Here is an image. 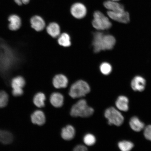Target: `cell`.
<instances>
[{"mask_svg": "<svg viewBox=\"0 0 151 151\" xmlns=\"http://www.w3.org/2000/svg\"><path fill=\"white\" fill-rule=\"evenodd\" d=\"M116 43V39L112 35H105L100 32H96L93 34L92 45L94 52L112 50Z\"/></svg>", "mask_w": 151, "mask_h": 151, "instance_id": "cell-1", "label": "cell"}, {"mask_svg": "<svg viewBox=\"0 0 151 151\" xmlns=\"http://www.w3.org/2000/svg\"><path fill=\"white\" fill-rule=\"evenodd\" d=\"M94 111L93 108L88 105L86 100L81 99L72 107L70 115L74 117L88 118L93 114Z\"/></svg>", "mask_w": 151, "mask_h": 151, "instance_id": "cell-2", "label": "cell"}, {"mask_svg": "<svg viewBox=\"0 0 151 151\" xmlns=\"http://www.w3.org/2000/svg\"><path fill=\"white\" fill-rule=\"evenodd\" d=\"M90 87L87 83L83 80H79L72 85L69 94L73 99L84 97L89 93Z\"/></svg>", "mask_w": 151, "mask_h": 151, "instance_id": "cell-3", "label": "cell"}, {"mask_svg": "<svg viewBox=\"0 0 151 151\" xmlns=\"http://www.w3.org/2000/svg\"><path fill=\"white\" fill-rule=\"evenodd\" d=\"M92 25L96 29L104 31L109 29L112 24L109 19L99 11H96L93 14Z\"/></svg>", "mask_w": 151, "mask_h": 151, "instance_id": "cell-4", "label": "cell"}, {"mask_svg": "<svg viewBox=\"0 0 151 151\" xmlns=\"http://www.w3.org/2000/svg\"><path fill=\"white\" fill-rule=\"evenodd\" d=\"M104 115L105 117L108 120V123L109 125L114 124L120 126L124 122V116L114 107H111L106 109Z\"/></svg>", "mask_w": 151, "mask_h": 151, "instance_id": "cell-5", "label": "cell"}, {"mask_svg": "<svg viewBox=\"0 0 151 151\" xmlns=\"http://www.w3.org/2000/svg\"><path fill=\"white\" fill-rule=\"evenodd\" d=\"M107 14L112 20L120 23L127 24L130 21L129 13L125 10L121 12H113L108 11Z\"/></svg>", "mask_w": 151, "mask_h": 151, "instance_id": "cell-6", "label": "cell"}, {"mask_svg": "<svg viewBox=\"0 0 151 151\" xmlns=\"http://www.w3.org/2000/svg\"><path fill=\"white\" fill-rule=\"evenodd\" d=\"M70 12L74 18L81 19L84 17L87 14V9L85 6L80 3L74 4L72 6Z\"/></svg>", "mask_w": 151, "mask_h": 151, "instance_id": "cell-7", "label": "cell"}, {"mask_svg": "<svg viewBox=\"0 0 151 151\" xmlns=\"http://www.w3.org/2000/svg\"><path fill=\"white\" fill-rule=\"evenodd\" d=\"M30 118L32 124L35 125L42 126L46 122V116L42 111L37 109L32 113Z\"/></svg>", "mask_w": 151, "mask_h": 151, "instance_id": "cell-8", "label": "cell"}, {"mask_svg": "<svg viewBox=\"0 0 151 151\" xmlns=\"http://www.w3.org/2000/svg\"><path fill=\"white\" fill-rule=\"evenodd\" d=\"M30 24L31 27L37 32L42 31L46 26L44 19L37 15L32 17L30 20Z\"/></svg>", "mask_w": 151, "mask_h": 151, "instance_id": "cell-9", "label": "cell"}, {"mask_svg": "<svg viewBox=\"0 0 151 151\" xmlns=\"http://www.w3.org/2000/svg\"><path fill=\"white\" fill-rule=\"evenodd\" d=\"M9 29L11 31H16L20 29L22 26V20L20 17L16 14H11L9 17Z\"/></svg>", "mask_w": 151, "mask_h": 151, "instance_id": "cell-10", "label": "cell"}, {"mask_svg": "<svg viewBox=\"0 0 151 151\" xmlns=\"http://www.w3.org/2000/svg\"><path fill=\"white\" fill-rule=\"evenodd\" d=\"M146 85V81L141 76H135L132 80L131 86V87L135 91L142 92L145 89Z\"/></svg>", "mask_w": 151, "mask_h": 151, "instance_id": "cell-11", "label": "cell"}, {"mask_svg": "<svg viewBox=\"0 0 151 151\" xmlns=\"http://www.w3.org/2000/svg\"><path fill=\"white\" fill-rule=\"evenodd\" d=\"M26 84L25 78L22 75H17L11 78L10 85L11 89L23 88Z\"/></svg>", "mask_w": 151, "mask_h": 151, "instance_id": "cell-12", "label": "cell"}, {"mask_svg": "<svg viewBox=\"0 0 151 151\" xmlns=\"http://www.w3.org/2000/svg\"><path fill=\"white\" fill-rule=\"evenodd\" d=\"M68 82V81L67 77L62 74L56 75L52 80L53 85L54 87L56 88L67 87Z\"/></svg>", "mask_w": 151, "mask_h": 151, "instance_id": "cell-13", "label": "cell"}, {"mask_svg": "<svg viewBox=\"0 0 151 151\" xmlns=\"http://www.w3.org/2000/svg\"><path fill=\"white\" fill-rule=\"evenodd\" d=\"M104 5L109 11L113 12H121L124 11V6L116 1L109 0L104 2Z\"/></svg>", "mask_w": 151, "mask_h": 151, "instance_id": "cell-14", "label": "cell"}, {"mask_svg": "<svg viewBox=\"0 0 151 151\" xmlns=\"http://www.w3.org/2000/svg\"><path fill=\"white\" fill-rule=\"evenodd\" d=\"M46 97L42 92H38L35 94L33 98V103L35 106L38 108H42L45 106Z\"/></svg>", "mask_w": 151, "mask_h": 151, "instance_id": "cell-15", "label": "cell"}, {"mask_svg": "<svg viewBox=\"0 0 151 151\" xmlns=\"http://www.w3.org/2000/svg\"><path fill=\"white\" fill-rule=\"evenodd\" d=\"M50 101L53 106L56 108H59L63 105V96L61 94L58 92H54L50 96Z\"/></svg>", "mask_w": 151, "mask_h": 151, "instance_id": "cell-16", "label": "cell"}, {"mask_svg": "<svg viewBox=\"0 0 151 151\" xmlns=\"http://www.w3.org/2000/svg\"><path fill=\"white\" fill-rule=\"evenodd\" d=\"M75 134L74 128L71 125H68L62 129L61 135L64 139L69 141L74 138Z\"/></svg>", "mask_w": 151, "mask_h": 151, "instance_id": "cell-17", "label": "cell"}, {"mask_svg": "<svg viewBox=\"0 0 151 151\" xmlns=\"http://www.w3.org/2000/svg\"><path fill=\"white\" fill-rule=\"evenodd\" d=\"M47 33L51 37L56 38L59 36L60 28L59 25L56 22H52L48 24L46 28Z\"/></svg>", "mask_w": 151, "mask_h": 151, "instance_id": "cell-18", "label": "cell"}, {"mask_svg": "<svg viewBox=\"0 0 151 151\" xmlns=\"http://www.w3.org/2000/svg\"><path fill=\"white\" fill-rule=\"evenodd\" d=\"M128 103L129 100L126 96H119L117 99L116 104L117 108L119 110L126 112L128 110Z\"/></svg>", "mask_w": 151, "mask_h": 151, "instance_id": "cell-19", "label": "cell"}, {"mask_svg": "<svg viewBox=\"0 0 151 151\" xmlns=\"http://www.w3.org/2000/svg\"><path fill=\"white\" fill-rule=\"evenodd\" d=\"M130 127L133 131L139 132L145 127V124L141 122L137 116L132 117L129 121Z\"/></svg>", "mask_w": 151, "mask_h": 151, "instance_id": "cell-20", "label": "cell"}, {"mask_svg": "<svg viewBox=\"0 0 151 151\" xmlns=\"http://www.w3.org/2000/svg\"><path fill=\"white\" fill-rule=\"evenodd\" d=\"M58 42L60 46L64 47H68L70 46V37L67 33H63L59 35Z\"/></svg>", "mask_w": 151, "mask_h": 151, "instance_id": "cell-21", "label": "cell"}, {"mask_svg": "<svg viewBox=\"0 0 151 151\" xmlns=\"http://www.w3.org/2000/svg\"><path fill=\"white\" fill-rule=\"evenodd\" d=\"M9 94L5 90H0V109H3L8 105L9 101Z\"/></svg>", "mask_w": 151, "mask_h": 151, "instance_id": "cell-22", "label": "cell"}, {"mask_svg": "<svg viewBox=\"0 0 151 151\" xmlns=\"http://www.w3.org/2000/svg\"><path fill=\"white\" fill-rule=\"evenodd\" d=\"M118 146L122 151H129L133 148L134 144L129 141H123L119 142Z\"/></svg>", "mask_w": 151, "mask_h": 151, "instance_id": "cell-23", "label": "cell"}, {"mask_svg": "<svg viewBox=\"0 0 151 151\" xmlns=\"http://www.w3.org/2000/svg\"><path fill=\"white\" fill-rule=\"evenodd\" d=\"M101 72L105 75L110 74L112 71V67L110 64L107 62H103L100 67Z\"/></svg>", "mask_w": 151, "mask_h": 151, "instance_id": "cell-24", "label": "cell"}, {"mask_svg": "<svg viewBox=\"0 0 151 151\" xmlns=\"http://www.w3.org/2000/svg\"><path fill=\"white\" fill-rule=\"evenodd\" d=\"M83 141L85 144L88 146H91L95 144L96 139L94 135L88 134L85 135Z\"/></svg>", "mask_w": 151, "mask_h": 151, "instance_id": "cell-25", "label": "cell"}, {"mask_svg": "<svg viewBox=\"0 0 151 151\" xmlns=\"http://www.w3.org/2000/svg\"><path fill=\"white\" fill-rule=\"evenodd\" d=\"M144 135L147 139L151 141V125L147 126L145 128Z\"/></svg>", "mask_w": 151, "mask_h": 151, "instance_id": "cell-26", "label": "cell"}, {"mask_svg": "<svg viewBox=\"0 0 151 151\" xmlns=\"http://www.w3.org/2000/svg\"><path fill=\"white\" fill-rule=\"evenodd\" d=\"M88 149L86 147L81 145H78L73 150L74 151H86Z\"/></svg>", "mask_w": 151, "mask_h": 151, "instance_id": "cell-27", "label": "cell"}, {"mask_svg": "<svg viewBox=\"0 0 151 151\" xmlns=\"http://www.w3.org/2000/svg\"><path fill=\"white\" fill-rule=\"evenodd\" d=\"M15 2L19 6H21L23 4L21 0H14Z\"/></svg>", "mask_w": 151, "mask_h": 151, "instance_id": "cell-28", "label": "cell"}, {"mask_svg": "<svg viewBox=\"0 0 151 151\" xmlns=\"http://www.w3.org/2000/svg\"><path fill=\"white\" fill-rule=\"evenodd\" d=\"M23 4L26 5L29 3L30 0H21Z\"/></svg>", "mask_w": 151, "mask_h": 151, "instance_id": "cell-29", "label": "cell"}, {"mask_svg": "<svg viewBox=\"0 0 151 151\" xmlns=\"http://www.w3.org/2000/svg\"><path fill=\"white\" fill-rule=\"evenodd\" d=\"M111 1H119V0H111Z\"/></svg>", "mask_w": 151, "mask_h": 151, "instance_id": "cell-30", "label": "cell"}]
</instances>
